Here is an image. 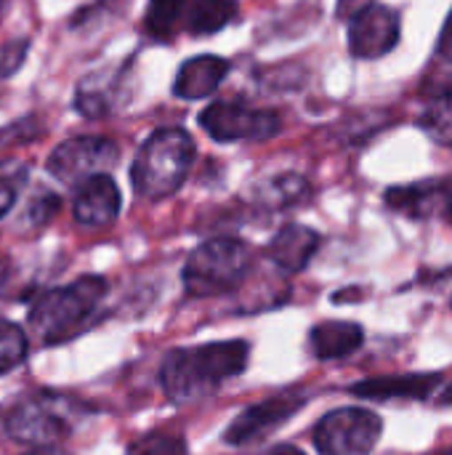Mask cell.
I'll list each match as a JSON object with an SVG mask.
<instances>
[{
    "label": "cell",
    "mask_w": 452,
    "mask_h": 455,
    "mask_svg": "<svg viewBox=\"0 0 452 455\" xmlns=\"http://www.w3.org/2000/svg\"><path fill=\"white\" fill-rule=\"evenodd\" d=\"M250 360V344L242 339L213 341L194 349H173L160 365V384L170 403L186 405L213 395L229 379H237Z\"/></svg>",
    "instance_id": "cell-1"
},
{
    "label": "cell",
    "mask_w": 452,
    "mask_h": 455,
    "mask_svg": "<svg viewBox=\"0 0 452 455\" xmlns=\"http://www.w3.org/2000/svg\"><path fill=\"white\" fill-rule=\"evenodd\" d=\"M109 283L99 275L77 277L69 285L51 288L40 293L29 309V331L45 347L64 344L85 331L88 320L96 315L107 299Z\"/></svg>",
    "instance_id": "cell-2"
},
{
    "label": "cell",
    "mask_w": 452,
    "mask_h": 455,
    "mask_svg": "<svg viewBox=\"0 0 452 455\" xmlns=\"http://www.w3.org/2000/svg\"><path fill=\"white\" fill-rule=\"evenodd\" d=\"M194 163V139L176 125L155 131L139 149L131 184L139 197L165 200L181 189Z\"/></svg>",
    "instance_id": "cell-3"
},
{
    "label": "cell",
    "mask_w": 452,
    "mask_h": 455,
    "mask_svg": "<svg viewBox=\"0 0 452 455\" xmlns=\"http://www.w3.org/2000/svg\"><path fill=\"white\" fill-rule=\"evenodd\" d=\"M85 419V405L56 392H37L19 400L5 416V432L27 448H56L59 440Z\"/></svg>",
    "instance_id": "cell-4"
},
{
    "label": "cell",
    "mask_w": 452,
    "mask_h": 455,
    "mask_svg": "<svg viewBox=\"0 0 452 455\" xmlns=\"http://www.w3.org/2000/svg\"><path fill=\"white\" fill-rule=\"evenodd\" d=\"M253 269V251L237 237H213L192 251L181 280L192 299H210L234 291Z\"/></svg>",
    "instance_id": "cell-5"
},
{
    "label": "cell",
    "mask_w": 452,
    "mask_h": 455,
    "mask_svg": "<svg viewBox=\"0 0 452 455\" xmlns=\"http://www.w3.org/2000/svg\"><path fill=\"white\" fill-rule=\"evenodd\" d=\"M200 125L218 144L269 141L282 131V117L274 109H258L237 99H218L200 112Z\"/></svg>",
    "instance_id": "cell-6"
},
{
    "label": "cell",
    "mask_w": 452,
    "mask_h": 455,
    "mask_svg": "<svg viewBox=\"0 0 452 455\" xmlns=\"http://www.w3.org/2000/svg\"><path fill=\"white\" fill-rule=\"evenodd\" d=\"M384 432L381 416L368 408H338L314 427V448L320 455H370Z\"/></svg>",
    "instance_id": "cell-7"
},
{
    "label": "cell",
    "mask_w": 452,
    "mask_h": 455,
    "mask_svg": "<svg viewBox=\"0 0 452 455\" xmlns=\"http://www.w3.org/2000/svg\"><path fill=\"white\" fill-rule=\"evenodd\" d=\"M117 160H120V149L112 139H107V136H75V139L61 141L51 152L45 168L56 181L77 187L80 181H85L91 176L112 171L117 165Z\"/></svg>",
    "instance_id": "cell-8"
},
{
    "label": "cell",
    "mask_w": 452,
    "mask_h": 455,
    "mask_svg": "<svg viewBox=\"0 0 452 455\" xmlns=\"http://www.w3.org/2000/svg\"><path fill=\"white\" fill-rule=\"evenodd\" d=\"M306 405V395L290 392V395H274L269 400H261L250 408H245L224 432L226 445H253L272 432H277L282 424H288L301 408Z\"/></svg>",
    "instance_id": "cell-9"
},
{
    "label": "cell",
    "mask_w": 452,
    "mask_h": 455,
    "mask_svg": "<svg viewBox=\"0 0 452 455\" xmlns=\"http://www.w3.org/2000/svg\"><path fill=\"white\" fill-rule=\"evenodd\" d=\"M400 13L384 3H368L349 21V51L354 59H381L400 43Z\"/></svg>",
    "instance_id": "cell-10"
},
{
    "label": "cell",
    "mask_w": 452,
    "mask_h": 455,
    "mask_svg": "<svg viewBox=\"0 0 452 455\" xmlns=\"http://www.w3.org/2000/svg\"><path fill=\"white\" fill-rule=\"evenodd\" d=\"M120 205H123V197H120L115 179L109 173H99L75 187L72 216L80 227L101 229V227L115 224Z\"/></svg>",
    "instance_id": "cell-11"
},
{
    "label": "cell",
    "mask_w": 452,
    "mask_h": 455,
    "mask_svg": "<svg viewBox=\"0 0 452 455\" xmlns=\"http://www.w3.org/2000/svg\"><path fill=\"white\" fill-rule=\"evenodd\" d=\"M450 195L452 181L429 179V181H416L405 187H389L384 200L394 213H402L408 219H429L440 208H448Z\"/></svg>",
    "instance_id": "cell-12"
},
{
    "label": "cell",
    "mask_w": 452,
    "mask_h": 455,
    "mask_svg": "<svg viewBox=\"0 0 452 455\" xmlns=\"http://www.w3.org/2000/svg\"><path fill=\"white\" fill-rule=\"evenodd\" d=\"M322 237L304 224H285L269 243L266 256L269 261L288 272V275H298L309 267V261L314 259V253L320 251Z\"/></svg>",
    "instance_id": "cell-13"
},
{
    "label": "cell",
    "mask_w": 452,
    "mask_h": 455,
    "mask_svg": "<svg viewBox=\"0 0 452 455\" xmlns=\"http://www.w3.org/2000/svg\"><path fill=\"white\" fill-rule=\"evenodd\" d=\"M226 75H229L226 59L213 56V53L192 56L178 67V72L173 77V93L184 101L208 99L210 93H216V88L224 83Z\"/></svg>",
    "instance_id": "cell-14"
},
{
    "label": "cell",
    "mask_w": 452,
    "mask_h": 455,
    "mask_svg": "<svg viewBox=\"0 0 452 455\" xmlns=\"http://www.w3.org/2000/svg\"><path fill=\"white\" fill-rule=\"evenodd\" d=\"M442 376L440 373H408V376H381V379H368L352 387L354 397L362 400H426L434 395L440 387Z\"/></svg>",
    "instance_id": "cell-15"
},
{
    "label": "cell",
    "mask_w": 452,
    "mask_h": 455,
    "mask_svg": "<svg viewBox=\"0 0 452 455\" xmlns=\"http://www.w3.org/2000/svg\"><path fill=\"white\" fill-rule=\"evenodd\" d=\"M123 77H125V67L120 69H99V72H91L80 80L77 85V93H75V107L83 117H91V120H99V117H107L117 99H120V91H123Z\"/></svg>",
    "instance_id": "cell-16"
},
{
    "label": "cell",
    "mask_w": 452,
    "mask_h": 455,
    "mask_svg": "<svg viewBox=\"0 0 452 455\" xmlns=\"http://www.w3.org/2000/svg\"><path fill=\"white\" fill-rule=\"evenodd\" d=\"M365 344V331L357 323L346 320H328L312 328L309 347L320 360H341L354 355Z\"/></svg>",
    "instance_id": "cell-17"
},
{
    "label": "cell",
    "mask_w": 452,
    "mask_h": 455,
    "mask_svg": "<svg viewBox=\"0 0 452 455\" xmlns=\"http://www.w3.org/2000/svg\"><path fill=\"white\" fill-rule=\"evenodd\" d=\"M312 195V184L298 176V173H280L258 184L256 189V203L269 211H282L304 203Z\"/></svg>",
    "instance_id": "cell-18"
},
{
    "label": "cell",
    "mask_w": 452,
    "mask_h": 455,
    "mask_svg": "<svg viewBox=\"0 0 452 455\" xmlns=\"http://www.w3.org/2000/svg\"><path fill=\"white\" fill-rule=\"evenodd\" d=\"M186 11L189 0H149L144 13V32L157 43H168L186 29Z\"/></svg>",
    "instance_id": "cell-19"
},
{
    "label": "cell",
    "mask_w": 452,
    "mask_h": 455,
    "mask_svg": "<svg viewBox=\"0 0 452 455\" xmlns=\"http://www.w3.org/2000/svg\"><path fill=\"white\" fill-rule=\"evenodd\" d=\"M237 16V0H189L186 32L205 37L221 32Z\"/></svg>",
    "instance_id": "cell-20"
},
{
    "label": "cell",
    "mask_w": 452,
    "mask_h": 455,
    "mask_svg": "<svg viewBox=\"0 0 452 455\" xmlns=\"http://www.w3.org/2000/svg\"><path fill=\"white\" fill-rule=\"evenodd\" d=\"M421 128L440 144L452 147V88L437 93V99L421 115Z\"/></svg>",
    "instance_id": "cell-21"
},
{
    "label": "cell",
    "mask_w": 452,
    "mask_h": 455,
    "mask_svg": "<svg viewBox=\"0 0 452 455\" xmlns=\"http://www.w3.org/2000/svg\"><path fill=\"white\" fill-rule=\"evenodd\" d=\"M29 355V341L24 328L11 320H0V376L19 368Z\"/></svg>",
    "instance_id": "cell-22"
},
{
    "label": "cell",
    "mask_w": 452,
    "mask_h": 455,
    "mask_svg": "<svg viewBox=\"0 0 452 455\" xmlns=\"http://www.w3.org/2000/svg\"><path fill=\"white\" fill-rule=\"evenodd\" d=\"M27 176H29L27 163H21V160H5V163H0V219L16 205L19 192L27 184Z\"/></svg>",
    "instance_id": "cell-23"
},
{
    "label": "cell",
    "mask_w": 452,
    "mask_h": 455,
    "mask_svg": "<svg viewBox=\"0 0 452 455\" xmlns=\"http://www.w3.org/2000/svg\"><path fill=\"white\" fill-rule=\"evenodd\" d=\"M125 455H186V443L178 435L168 432H152L128 445Z\"/></svg>",
    "instance_id": "cell-24"
},
{
    "label": "cell",
    "mask_w": 452,
    "mask_h": 455,
    "mask_svg": "<svg viewBox=\"0 0 452 455\" xmlns=\"http://www.w3.org/2000/svg\"><path fill=\"white\" fill-rule=\"evenodd\" d=\"M27 51H29V40L27 37H16V40L5 43L0 48V80L16 75L21 69V64L27 59Z\"/></svg>",
    "instance_id": "cell-25"
},
{
    "label": "cell",
    "mask_w": 452,
    "mask_h": 455,
    "mask_svg": "<svg viewBox=\"0 0 452 455\" xmlns=\"http://www.w3.org/2000/svg\"><path fill=\"white\" fill-rule=\"evenodd\" d=\"M59 197L56 195H51V192H43V195H37L32 203H29V208H27V221L32 224V227H45L56 213H59Z\"/></svg>",
    "instance_id": "cell-26"
},
{
    "label": "cell",
    "mask_w": 452,
    "mask_h": 455,
    "mask_svg": "<svg viewBox=\"0 0 452 455\" xmlns=\"http://www.w3.org/2000/svg\"><path fill=\"white\" fill-rule=\"evenodd\" d=\"M437 53H440L445 61H452V11L450 16H448V21H445V27H442V32H440Z\"/></svg>",
    "instance_id": "cell-27"
},
{
    "label": "cell",
    "mask_w": 452,
    "mask_h": 455,
    "mask_svg": "<svg viewBox=\"0 0 452 455\" xmlns=\"http://www.w3.org/2000/svg\"><path fill=\"white\" fill-rule=\"evenodd\" d=\"M11 283H13V261L5 253H0V299L5 296Z\"/></svg>",
    "instance_id": "cell-28"
},
{
    "label": "cell",
    "mask_w": 452,
    "mask_h": 455,
    "mask_svg": "<svg viewBox=\"0 0 452 455\" xmlns=\"http://www.w3.org/2000/svg\"><path fill=\"white\" fill-rule=\"evenodd\" d=\"M264 455H306V453H304V451H298V448H293V445H277V448L266 451Z\"/></svg>",
    "instance_id": "cell-29"
},
{
    "label": "cell",
    "mask_w": 452,
    "mask_h": 455,
    "mask_svg": "<svg viewBox=\"0 0 452 455\" xmlns=\"http://www.w3.org/2000/svg\"><path fill=\"white\" fill-rule=\"evenodd\" d=\"M27 455H67L64 451H59V448H32Z\"/></svg>",
    "instance_id": "cell-30"
},
{
    "label": "cell",
    "mask_w": 452,
    "mask_h": 455,
    "mask_svg": "<svg viewBox=\"0 0 452 455\" xmlns=\"http://www.w3.org/2000/svg\"><path fill=\"white\" fill-rule=\"evenodd\" d=\"M357 3H362V0H341V3H338V13H346V11H349L352 5H357Z\"/></svg>",
    "instance_id": "cell-31"
},
{
    "label": "cell",
    "mask_w": 452,
    "mask_h": 455,
    "mask_svg": "<svg viewBox=\"0 0 452 455\" xmlns=\"http://www.w3.org/2000/svg\"><path fill=\"white\" fill-rule=\"evenodd\" d=\"M442 405H452V384L445 389V397H442Z\"/></svg>",
    "instance_id": "cell-32"
},
{
    "label": "cell",
    "mask_w": 452,
    "mask_h": 455,
    "mask_svg": "<svg viewBox=\"0 0 452 455\" xmlns=\"http://www.w3.org/2000/svg\"><path fill=\"white\" fill-rule=\"evenodd\" d=\"M445 211H448V216L452 219V195H450V200H448V208H445Z\"/></svg>",
    "instance_id": "cell-33"
},
{
    "label": "cell",
    "mask_w": 452,
    "mask_h": 455,
    "mask_svg": "<svg viewBox=\"0 0 452 455\" xmlns=\"http://www.w3.org/2000/svg\"><path fill=\"white\" fill-rule=\"evenodd\" d=\"M5 5H8V0H0V16H3V11H5Z\"/></svg>",
    "instance_id": "cell-34"
},
{
    "label": "cell",
    "mask_w": 452,
    "mask_h": 455,
    "mask_svg": "<svg viewBox=\"0 0 452 455\" xmlns=\"http://www.w3.org/2000/svg\"><path fill=\"white\" fill-rule=\"evenodd\" d=\"M448 88H452V85H448Z\"/></svg>",
    "instance_id": "cell-35"
}]
</instances>
